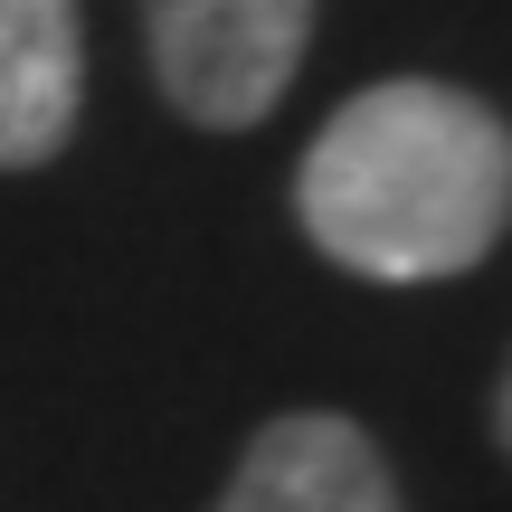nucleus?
<instances>
[{"label": "nucleus", "instance_id": "f03ea898", "mask_svg": "<svg viewBox=\"0 0 512 512\" xmlns=\"http://www.w3.org/2000/svg\"><path fill=\"white\" fill-rule=\"evenodd\" d=\"M313 38V0H143V48L171 114L200 133H247L285 105Z\"/></svg>", "mask_w": 512, "mask_h": 512}, {"label": "nucleus", "instance_id": "7ed1b4c3", "mask_svg": "<svg viewBox=\"0 0 512 512\" xmlns=\"http://www.w3.org/2000/svg\"><path fill=\"white\" fill-rule=\"evenodd\" d=\"M209 512H408L380 437L342 408H285L247 437L238 475Z\"/></svg>", "mask_w": 512, "mask_h": 512}, {"label": "nucleus", "instance_id": "f257e3e1", "mask_svg": "<svg viewBox=\"0 0 512 512\" xmlns=\"http://www.w3.org/2000/svg\"><path fill=\"white\" fill-rule=\"evenodd\" d=\"M294 219L342 275L370 285L475 275L512 228V124L437 76L361 86L304 143Z\"/></svg>", "mask_w": 512, "mask_h": 512}, {"label": "nucleus", "instance_id": "39448f33", "mask_svg": "<svg viewBox=\"0 0 512 512\" xmlns=\"http://www.w3.org/2000/svg\"><path fill=\"white\" fill-rule=\"evenodd\" d=\"M494 446L512 456V361H503V380H494Z\"/></svg>", "mask_w": 512, "mask_h": 512}, {"label": "nucleus", "instance_id": "20e7f679", "mask_svg": "<svg viewBox=\"0 0 512 512\" xmlns=\"http://www.w3.org/2000/svg\"><path fill=\"white\" fill-rule=\"evenodd\" d=\"M86 29L76 0H0V171H38L76 143Z\"/></svg>", "mask_w": 512, "mask_h": 512}]
</instances>
